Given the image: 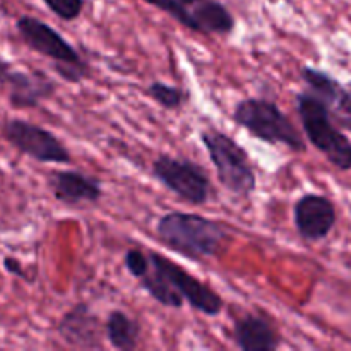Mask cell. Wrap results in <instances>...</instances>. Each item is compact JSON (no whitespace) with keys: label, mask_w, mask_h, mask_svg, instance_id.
<instances>
[{"label":"cell","mask_w":351,"mask_h":351,"mask_svg":"<svg viewBox=\"0 0 351 351\" xmlns=\"http://www.w3.org/2000/svg\"><path fill=\"white\" fill-rule=\"evenodd\" d=\"M156 233L165 247L191 261L216 257L230 239L226 226L194 213L171 211L156 223Z\"/></svg>","instance_id":"1"},{"label":"cell","mask_w":351,"mask_h":351,"mask_svg":"<svg viewBox=\"0 0 351 351\" xmlns=\"http://www.w3.org/2000/svg\"><path fill=\"white\" fill-rule=\"evenodd\" d=\"M233 120L252 137L267 144H283L295 153H304L305 143L290 119L276 103L264 98H247L237 103Z\"/></svg>","instance_id":"2"},{"label":"cell","mask_w":351,"mask_h":351,"mask_svg":"<svg viewBox=\"0 0 351 351\" xmlns=\"http://www.w3.org/2000/svg\"><path fill=\"white\" fill-rule=\"evenodd\" d=\"M16 29L31 50L55 62V72L64 81L79 82L88 79L89 69L79 51L50 24L33 16H21L16 23Z\"/></svg>","instance_id":"3"},{"label":"cell","mask_w":351,"mask_h":351,"mask_svg":"<svg viewBox=\"0 0 351 351\" xmlns=\"http://www.w3.org/2000/svg\"><path fill=\"white\" fill-rule=\"evenodd\" d=\"M297 112L312 146L336 168L351 170V141L335 125L324 103L312 93H298Z\"/></svg>","instance_id":"4"},{"label":"cell","mask_w":351,"mask_h":351,"mask_svg":"<svg viewBox=\"0 0 351 351\" xmlns=\"http://www.w3.org/2000/svg\"><path fill=\"white\" fill-rule=\"evenodd\" d=\"M202 144L215 165L216 175L223 187L240 197H249L256 191V173L247 151L226 134L209 130L201 136Z\"/></svg>","instance_id":"5"},{"label":"cell","mask_w":351,"mask_h":351,"mask_svg":"<svg viewBox=\"0 0 351 351\" xmlns=\"http://www.w3.org/2000/svg\"><path fill=\"white\" fill-rule=\"evenodd\" d=\"M153 177L189 204H206L211 192V182L204 168L191 160H180L161 154L153 161Z\"/></svg>","instance_id":"6"},{"label":"cell","mask_w":351,"mask_h":351,"mask_svg":"<svg viewBox=\"0 0 351 351\" xmlns=\"http://www.w3.org/2000/svg\"><path fill=\"white\" fill-rule=\"evenodd\" d=\"M2 136L19 153L33 158L38 163H71L72 156L62 141L50 130L26 120L12 119L2 125Z\"/></svg>","instance_id":"7"},{"label":"cell","mask_w":351,"mask_h":351,"mask_svg":"<svg viewBox=\"0 0 351 351\" xmlns=\"http://www.w3.org/2000/svg\"><path fill=\"white\" fill-rule=\"evenodd\" d=\"M149 263L151 267L156 269L168 281V285L184 298V302H189L194 311L209 315V317L221 314L223 305H225L223 298L216 291H213L208 285L187 273L184 267L158 252H149Z\"/></svg>","instance_id":"8"},{"label":"cell","mask_w":351,"mask_h":351,"mask_svg":"<svg viewBox=\"0 0 351 351\" xmlns=\"http://www.w3.org/2000/svg\"><path fill=\"white\" fill-rule=\"evenodd\" d=\"M300 72L312 95L326 105L332 122L351 132V89L319 69L302 67Z\"/></svg>","instance_id":"9"},{"label":"cell","mask_w":351,"mask_h":351,"mask_svg":"<svg viewBox=\"0 0 351 351\" xmlns=\"http://www.w3.org/2000/svg\"><path fill=\"white\" fill-rule=\"evenodd\" d=\"M293 219L298 235L308 242L326 239L336 225L335 204L324 195L307 194L295 202Z\"/></svg>","instance_id":"10"},{"label":"cell","mask_w":351,"mask_h":351,"mask_svg":"<svg viewBox=\"0 0 351 351\" xmlns=\"http://www.w3.org/2000/svg\"><path fill=\"white\" fill-rule=\"evenodd\" d=\"M99 319L88 304H77L62 315L57 332L65 345L77 350H101L103 336Z\"/></svg>","instance_id":"11"},{"label":"cell","mask_w":351,"mask_h":351,"mask_svg":"<svg viewBox=\"0 0 351 351\" xmlns=\"http://www.w3.org/2000/svg\"><path fill=\"white\" fill-rule=\"evenodd\" d=\"M48 185L55 199L67 206L95 204L101 199V182L95 177L74 170L51 171Z\"/></svg>","instance_id":"12"},{"label":"cell","mask_w":351,"mask_h":351,"mask_svg":"<svg viewBox=\"0 0 351 351\" xmlns=\"http://www.w3.org/2000/svg\"><path fill=\"white\" fill-rule=\"evenodd\" d=\"M3 86L9 91V101L14 108H36L41 101L55 93V82L43 74L16 71L9 74Z\"/></svg>","instance_id":"13"},{"label":"cell","mask_w":351,"mask_h":351,"mask_svg":"<svg viewBox=\"0 0 351 351\" xmlns=\"http://www.w3.org/2000/svg\"><path fill=\"white\" fill-rule=\"evenodd\" d=\"M233 339L242 351H276L281 338L274 326L259 314H245L233 326Z\"/></svg>","instance_id":"14"},{"label":"cell","mask_w":351,"mask_h":351,"mask_svg":"<svg viewBox=\"0 0 351 351\" xmlns=\"http://www.w3.org/2000/svg\"><path fill=\"white\" fill-rule=\"evenodd\" d=\"M191 16L194 21L195 33H202L206 36L209 34L226 36L235 29V19L232 12L218 0H202L195 3Z\"/></svg>","instance_id":"15"},{"label":"cell","mask_w":351,"mask_h":351,"mask_svg":"<svg viewBox=\"0 0 351 351\" xmlns=\"http://www.w3.org/2000/svg\"><path fill=\"white\" fill-rule=\"evenodd\" d=\"M105 338L110 346L119 351H134L141 341V326L122 311H112L106 317Z\"/></svg>","instance_id":"16"},{"label":"cell","mask_w":351,"mask_h":351,"mask_svg":"<svg viewBox=\"0 0 351 351\" xmlns=\"http://www.w3.org/2000/svg\"><path fill=\"white\" fill-rule=\"evenodd\" d=\"M141 285H143L144 290L158 302L161 304L163 307L168 308H182L184 307V298L173 290V288L168 285V281L158 273L156 269L149 267L146 276L143 280H139Z\"/></svg>","instance_id":"17"},{"label":"cell","mask_w":351,"mask_h":351,"mask_svg":"<svg viewBox=\"0 0 351 351\" xmlns=\"http://www.w3.org/2000/svg\"><path fill=\"white\" fill-rule=\"evenodd\" d=\"M146 95L149 96L151 99L158 103L160 106L167 110H178L184 106L185 103V93L182 91L178 86L173 84H167V82L161 81H154L147 86Z\"/></svg>","instance_id":"18"},{"label":"cell","mask_w":351,"mask_h":351,"mask_svg":"<svg viewBox=\"0 0 351 351\" xmlns=\"http://www.w3.org/2000/svg\"><path fill=\"white\" fill-rule=\"evenodd\" d=\"M144 2L156 7V9L163 10L168 16H171L173 19H177L178 23L184 24L185 27L194 31V21H192L191 12H189V9H185V5H182L178 0H144Z\"/></svg>","instance_id":"19"},{"label":"cell","mask_w":351,"mask_h":351,"mask_svg":"<svg viewBox=\"0 0 351 351\" xmlns=\"http://www.w3.org/2000/svg\"><path fill=\"white\" fill-rule=\"evenodd\" d=\"M43 2L55 16L64 21L77 19L84 7V0H43Z\"/></svg>","instance_id":"20"},{"label":"cell","mask_w":351,"mask_h":351,"mask_svg":"<svg viewBox=\"0 0 351 351\" xmlns=\"http://www.w3.org/2000/svg\"><path fill=\"white\" fill-rule=\"evenodd\" d=\"M123 263H125V267H127V271H129L130 276L137 278V280H143L151 267L149 257H147L146 254L139 249L127 250Z\"/></svg>","instance_id":"21"},{"label":"cell","mask_w":351,"mask_h":351,"mask_svg":"<svg viewBox=\"0 0 351 351\" xmlns=\"http://www.w3.org/2000/svg\"><path fill=\"white\" fill-rule=\"evenodd\" d=\"M3 267H5V271L9 274H12V276L16 278H26V273H24V267H23V263H21L19 259H16V257H3Z\"/></svg>","instance_id":"22"},{"label":"cell","mask_w":351,"mask_h":351,"mask_svg":"<svg viewBox=\"0 0 351 351\" xmlns=\"http://www.w3.org/2000/svg\"><path fill=\"white\" fill-rule=\"evenodd\" d=\"M10 72H12V64L9 60H5L3 57H0V84L3 86V82L7 81Z\"/></svg>","instance_id":"23"},{"label":"cell","mask_w":351,"mask_h":351,"mask_svg":"<svg viewBox=\"0 0 351 351\" xmlns=\"http://www.w3.org/2000/svg\"><path fill=\"white\" fill-rule=\"evenodd\" d=\"M178 2H180L182 5H195V3L202 2V0H178Z\"/></svg>","instance_id":"24"}]
</instances>
